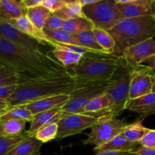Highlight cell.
Segmentation results:
<instances>
[{
    "mask_svg": "<svg viewBox=\"0 0 155 155\" xmlns=\"http://www.w3.org/2000/svg\"><path fill=\"white\" fill-rule=\"evenodd\" d=\"M130 154L135 155H155V149H147L141 146H138L135 149L131 151Z\"/></svg>",
    "mask_w": 155,
    "mask_h": 155,
    "instance_id": "cell-39",
    "label": "cell"
},
{
    "mask_svg": "<svg viewBox=\"0 0 155 155\" xmlns=\"http://www.w3.org/2000/svg\"><path fill=\"white\" fill-rule=\"evenodd\" d=\"M153 15L155 18V0L153 1Z\"/></svg>",
    "mask_w": 155,
    "mask_h": 155,
    "instance_id": "cell-45",
    "label": "cell"
},
{
    "mask_svg": "<svg viewBox=\"0 0 155 155\" xmlns=\"http://www.w3.org/2000/svg\"><path fill=\"white\" fill-rule=\"evenodd\" d=\"M152 92H155V80H154V83H153V89H152Z\"/></svg>",
    "mask_w": 155,
    "mask_h": 155,
    "instance_id": "cell-46",
    "label": "cell"
},
{
    "mask_svg": "<svg viewBox=\"0 0 155 155\" xmlns=\"http://www.w3.org/2000/svg\"><path fill=\"white\" fill-rule=\"evenodd\" d=\"M0 38L34 51H40V44L23 33L12 23L0 18Z\"/></svg>",
    "mask_w": 155,
    "mask_h": 155,
    "instance_id": "cell-12",
    "label": "cell"
},
{
    "mask_svg": "<svg viewBox=\"0 0 155 155\" xmlns=\"http://www.w3.org/2000/svg\"><path fill=\"white\" fill-rule=\"evenodd\" d=\"M111 83L108 81L76 83L75 89L70 94V100L62 110L68 114H81L85 104L92 98L105 93Z\"/></svg>",
    "mask_w": 155,
    "mask_h": 155,
    "instance_id": "cell-8",
    "label": "cell"
},
{
    "mask_svg": "<svg viewBox=\"0 0 155 155\" xmlns=\"http://www.w3.org/2000/svg\"><path fill=\"white\" fill-rule=\"evenodd\" d=\"M95 27L92 22L87 18H78L66 20L62 24V30L71 35L78 34L86 30H91Z\"/></svg>",
    "mask_w": 155,
    "mask_h": 155,
    "instance_id": "cell-24",
    "label": "cell"
},
{
    "mask_svg": "<svg viewBox=\"0 0 155 155\" xmlns=\"http://www.w3.org/2000/svg\"><path fill=\"white\" fill-rule=\"evenodd\" d=\"M126 110L138 114L141 120L154 114L155 92H150L138 98L129 100L126 104Z\"/></svg>",
    "mask_w": 155,
    "mask_h": 155,
    "instance_id": "cell-15",
    "label": "cell"
},
{
    "mask_svg": "<svg viewBox=\"0 0 155 155\" xmlns=\"http://www.w3.org/2000/svg\"><path fill=\"white\" fill-rule=\"evenodd\" d=\"M138 146H139V143L129 142L119 134L102 146L94 148L93 151L96 154L103 151H121L129 153L130 154L131 151L135 149Z\"/></svg>",
    "mask_w": 155,
    "mask_h": 155,
    "instance_id": "cell-20",
    "label": "cell"
},
{
    "mask_svg": "<svg viewBox=\"0 0 155 155\" xmlns=\"http://www.w3.org/2000/svg\"><path fill=\"white\" fill-rule=\"evenodd\" d=\"M131 71L132 68L122 60L111 78L110 85L105 92L112 101V107L109 110V115L119 116L126 110V104L129 96Z\"/></svg>",
    "mask_w": 155,
    "mask_h": 155,
    "instance_id": "cell-5",
    "label": "cell"
},
{
    "mask_svg": "<svg viewBox=\"0 0 155 155\" xmlns=\"http://www.w3.org/2000/svg\"><path fill=\"white\" fill-rule=\"evenodd\" d=\"M112 105V99L106 93L98 95L90 100L82 109L81 114L100 117L109 114V110Z\"/></svg>",
    "mask_w": 155,
    "mask_h": 155,
    "instance_id": "cell-18",
    "label": "cell"
},
{
    "mask_svg": "<svg viewBox=\"0 0 155 155\" xmlns=\"http://www.w3.org/2000/svg\"><path fill=\"white\" fill-rule=\"evenodd\" d=\"M42 5L51 13H55L66 5V0H43Z\"/></svg>",
    "mask_w": 155,
    "mask_h": 155,
    "instance_id": "cell-36",
    "label": "cell"
},
{
    "mask_svg": "<svg viewBox=\"0 0 155 155\" xmlns=\"http://www.w3.org/2000/svg\"><path fill=\"white\" fill-rule=\"evenodd\" d=\"M129 153L121 152V151H103L97 155H129Z\"/></svg>",
    "mask_w": 155,
    "mask_h": 155,
    "instance_id": "cell-42",
    "label": "cell"
},
{
    "mask_svg": "<svg viewBox=\"0 0 155 155\" xmlns=\"http://www.w3.org/2000/svg\"><path fill=\"white\" fill-rule=\"evenodd\" d=\"M128 124L129 123L124 119H117L112 115L100 117L91 127L88 139L84 140L82 143L84 145H94L95 148L102 146L121 134Z\"/></svg>",
    "mask_w": 155,
    "mask_h": 155,
    "instance_id": "cell-7",
    "label": "cell"
},
{
    "mask_svg": "<svg viewBox=\"0 0 155 155\" xmlns=\"http://www.w3.org/2000/svg\"><path fill=\"white\" fill-rule=\"evenodd\" d=\"M75 36L83 47H85L91 51L105 52L97 42L93 30L81 32V33L75 35Z\"/></svg>",
    "mask_w": 155,
    "mask_h": 155,
    "instance_id": "cell-32",
    "label": "cell"
},
{
    "mask_svg": "<svg viewBox=\"0 0 155 155\" xmlns=\"http://www.w3.org/2000/svg\"><path fill=\"white\" fill-rule=\"evenodd\" d=\"M18 86V85H13V86L0 87V101H7L8 98L16 90Z\"/></svg>",
    "mask_w": 155,
    "mask_h": 155,
    "instance_id": "cell-38",
    "label": "cell"
},
{
    "mask_svg": "<svg viewBox=\"0 0 155 155\" xmlns=\"http://www.w3.org/2000/svg\"><path fill=\"white\" fill-rule=\"evenodd\" d=\"M143 120L138 119L132 124H129L122 132L121 135L129 142L139 143L150 129L146 128L142 124Z\"/></svg>",
    "mask_w": 155,
    "mask_h": 155,
    "instance_id": "cell-23",
    "label": "cell"
},
{
    "mask_svg": "<svg viewBox=\"0 0 155 155\" xmlns=\"http://www.w3.org/2000/svg\"><path fill=\"white\" fill-rule=\"evenodd\" d=\"M140 146L147 149H155V130H150L139 142Z\"/></svg>",
    "mask_w": 155,
    "mask_h": 155,
    "instance_id": "cell-37",
    "label": "cell"
},
{
    "mask_svg": "<svg viewBox=\"0 0 155 155\" xmlns=\"http://www.w3.org/2000/svg\"><path fill=\"white\" fill-rule=\"evenodd\" d=\"M98 118L84 114L65 113L63 117L57 122L58 133L56 140H62L65 138L80 134L87 129H91Z\"/></svg>",
    "mask_w": 155,
    "mask_h": 155,
    "instance_id": "cell-9",
    "label": "cell"
},
{
    "mask_svg": "<svg viewBox=\"0 0 155 155\" xmlns=\"http://www.w3.org/2000/svg\"><path fill=\"white\" fill-rule=\"evenodd\" d=\"M108 32L115 43L112 54L121 57L127 48L149 39H153L155 18L153 15H148L122 19Z\"/></svg>",
    "mask_w": 155,
    "mask_h": 155,
    "instance_id": "cell-4",
    "label": "cell"
},
{
    "mask_svg": "<svg viewBox=\"0 0 155 155\" xmlns=\"http://www.w3.org/2000/svg\"><path fill=\"white\" fill-rule=\"evenodd\" d=\"M43 143L31 136L22 141L5 155H40Z\"/></svg>",
    "mask_w": 155,
    "mask_h": 155,
    "instance_id": "cell-22",
    "label": "cell"
},
{
    "mask_svg": "<svg viewBox=\"0 0 155 155\" xmlns=\"http://www.w3.org/2000/svg\"><path fill=\"white\" fill-rule=\"evenodd\" d=\"M9 22L12 23L20 31L28 36L31 39L36 40L40 45L51 46L53 42L48 39L43 30H40L39 28H37L26 15L17 20L9 21Z\"/></svg>",
    "mask_w": 155,
    "mask_h": 155,
    "instance_id": "cell-16",
    "label": "cell"
},
{
    "mask_svg": "<svg viewBox=\"0 0 155 155\" xmlns=\"http://www.w3.org/2000/svg\"><path fill=\"white\" fill-rule=\"evenodd\" d=\"M65 114L62 108H56L33 115V119L30 122L29 130L26 132L30 136H34L37 130L42 127L53 123L59 122L63 117Z\"/></svg>",
    "mask_w": 155,
    "mask_h": 155,
    "instance_id": "cell-17",
    "label": "cell"
},
{
    "mask_svg": "<svg viewBox=\"0 0 155 155\" xmlns=\"http://www.w3.org/2000/svg\"><path fill=\"white\" fill-rule=\"evenodd\" d=\"M27 123L18 120H0V136H17L23 134Z\"/></svg>",
    "mask_w": 155,
    "mask_h": 155,
    "instance_id": "cell-25",
    "label": "cell"
},
{
    "mask_svg": "<svg viewBox=\"0 0 155 155\" xmlns=\"http://www.w3.org/2000/svg\"><path fill=\"white\" fill-rule=\"evenodd\" d=\"M144 63H145L146 65L151 68L153 71H155V55L146 60Z\"/></svg>",
    "mask_w": 155,
    "mask_h": 155,
    "instance_id": "cell-43",
    "label": "cell"
},
{
    "mask_svg": "<svg viewBox=\"0 0 155 155\" xmlns=\"http://www.w3.org/2000/svg\"><path fill=\"white\" fill-rule=\"evenodd\" d=\"M154 80V71L147 65L140 64L132 68L129 100L138 98L152 92Z\"/></svg>",
    "mask_w": 155,
    "mask_h": 155,
    "instance_id": "cell-10",
    "label": "cell"
},
{
    "mask_svg": "<svg viewBox=\"0 0 155 155\" xmlns=\"http://www.w3.org/2000/svg\"><path fill=\"white\" fill-rule=\"evenodd\" d=\"M97 1H98V0H79V2H80L82 8H83L85 7V6L91 5L95 4Z\"/></svg>",
    "mask_w": 155,
    "mask_h": 155,
    "instance_id": "cell-44",
    "label": "cell"
},
{
    "mask_svg": "<svg viewBox=\"0 0 155 155\" xmlns=\"http://www.w3.org/2000/svg\"><path fill=\"white\" fill-rule=\"evenodd\" d=\"M9 107L10 106L6 101H0V117L9 110Z\"/></svg>",
    "mask_w": 155,
    "mask_h": 155,
    "instance_id": "cell-41",
    "label": "cell"
},
{
    "mask_svg": "<svg viewBox=\"0 0 155 155\" xmlns=\"http://www.w3.org/2000/svg\"><path fill=\"white\" fill-rule=\"evenodd\" d=\"M23 6L26 9L36 7L42 5L43 0H21Z\"/></svg>",
    "mask_w": 155,
    "mask_h": 155,
    "instance_id": "cell-40",
    "label": "cell"
},
{
    "mask_svg": "<svg viewBox=\"0 0 155 155\" xmlns=\"http://www.w3.org/2000/svg\"><path fill=\"white\" fill-rule=\"evenodd\" d=\"M30 135L24 132L23 134L17 136H0V155H5L12 149H13L18 144L25 140Z\"/></svg>",
    "mask_w": 155,
    "mask_h": 155,
    "instance_id": "cell-31",
    "label": "cell"
},
{
    "mask_svg": "<svg viewBox=\"0 0 155 155\" xmlns=\"http://www.w3.org/2000/svg\"><path fill=\"white\" fill-rule=\"evenodd\" d=\"M0 65L16 72L22 83L71 74L51 54L29 49L2 38H0Z\"/></svg>",
    "mask_w": 155,
    "mask_h": 155,
    "instance_id": "cell-1",
    "label": "cell"
},
{
    "mask_svg": "<svg viewBox=\"0 0 155 155\" xmlns=\"http://www.w3.org/2000/svg\"><path fill=\"white\" fill-rule=\"evenodd\" d=\"M93 32H94L97 42L103 48V51L106 53L112 54L115 43L109 32L102 30V29L97 28V27H94L93 29Z\"/></svg>",
    "mask_w": 155,
    "mask_h": 155,
    "instance_id": "cell-29",
    "label": "cell"
},
{
    "mask_svg": "<svg viewBox=\"0 0 155 155\" xmlns=\"http://www.w3.org/2000/svg\"><path fill=\"white\" fill-rule=\"evenodd\" d=\"M57 123H53V124H48L37 130V132L35 133L34 136L37 140L43 144L56 139V136H57Z\"/></svg>",
    "mask_w": 155,
    "mask_h": 155,
    "instance_id": "cell-34",
    "label": "cell"
},
{
    "mask_svg": "<svg viewBox=\"0 0 155 155\" xmlns=\"http://www.w3.org/2000/svg\"><path fill=\"white\" fill-rule=\"evenodd\" d=\"M27 9L23 6L21 1L0 0V18L5 21L17 20L26 15Z\"/></svg>",
    "mask_w": 155,
    "mask_h": 155,
    "instance_id": "cell-21",
    "label": "cell"
},
{
    "mask_svg": "<svg viewBox=\"0 0 155 155\" xmlns=\"http://www.w3.org/2000/svg\"><path fill=\"white\" fill-rule=\"evenodd\" d=\"M33 115L27 109L20 106L10 107L9 110L0 117V120H24L26 122H30L33 119Z\"/></svg>",
    "mask_w": 155,
    "mask_h": 155,
    "instance_id": "cell-30",
    "label": "cell"
},
{
    "mask_svg": "<svg viewBox=\"0 0 155 155\" xmlns=\"http://www.w3.org/2000/svg\"><path fill=\"white\" fill-rule=\"evenodd\" d=\"M43 31L45 33V34L46 35L47 37H48V39L53 42H56V43L59 44H68V45L82 46L75 36L64 31L62 29H59V30H44L43 29Z\"/></svg>",
    "mask_w": 155,
    "mask_h": 155,
    "instance_id": "cell-28",
    "label": "cell"
},
{
    "mask_svg": "<svg viewBox=\"0 0 155 155\" xmlns=\"http://www.w3.org/2000/svg\"><path fill=\"white\" fill-rule=\"evenodd\" d=\"M51 47H53L51 52V55L59 61L63 67H65L68 71L75 68L76 65L80 61L82 57V54L80 53L74 52L70 51L67 48L59 46L56 42H52Z\"/></svg>",
    "mask_w": 155,
    "mask_h": 155,
    "instance_id": "cell-19",
    "label": "cell"
},
{
    "mask_svg": "<svg viewBox=\"0 0 155 155\" xmlns=\"http://www.w3.org/2000/svg\"><path fill=\"white\" fill-rule=\"evenodd\" d=\"M75 84V79L71 74L21 83L6 102L10 107H15L47 97L70 95Z\"/></svg>",
    "mask_w": 155,
    "mask_h": 155,
    "instance_id": "cell-2",
    "label": "cell"
},
{
    "mask_svg": "<svg viewBox=\"0 0 155 155\" xmlns=\"http://www.w3.org/2000/svg\"><path fill=\"white\" fill-rule=\"evenodd\" d=\"M56 155H59V154H56Z\"/></svg>",
    "mask_w": 155,
    "mask_h": 155,
    "instance_id": "cell-47",
    "label": "cell"
},
{
    "mask_svg": "<svg viewBox=\"0 0 155 155\" xmlns=\"http://www.w3.org/2000/svg\"><path fill=\"white\" fill-rule=\"evenodd\" d=\"M82 11L95 27L106 31L123 19L115 0H98L95 4L83 7Z\"/></svg>",
    "mask_w": 155,
    "mask_h": 155,
    "instance_id": "cell-6",
    "label": "cell"
},
{
    "mask_svg": "<svg viewBox=\"0 0 155 155\" xmlns=\"http://www.w3.org/2000/svg\"><path fill=\"white\" fill-rule=\"evenodd\" d=\"M22 83L20 76L12 70L0 65V87Z\"/></svg>",
    "mask_w": 155,
    "mask_h": 155,
    "instance_id": "cell-33",
    "label": "cell"
},
{
    "mask_svg": "<svg viewBox=\"0 0 155 155\" xmlns=\"http://www.w3.org/2000/svg\"><path fill=\"white\" fill-rule=\"evenodd\" d=\"M122 62L121 57L111 53L87 51L69 73L74 77L76 83L108 81Z\"/></svg>",
    "mask_w": 155,
    "mask_h": 155,
    "instance_id": "cell-3",
    "label": "cell"
},
{
    "mask_svg": "<svg viewBox=\"0 0 155 155\" xmlns=\"http://www.w3.org/2000/svg\"><path fill=\"white\" fill-rule=\"evenodd\" d=\"M154 55L155 40L149 39L125 50L121 58L130 68H134Z\"/></svg>",
    "mask_w": 155,
    "mask_h": 155,
    "instance_id": "cell-11",
    "label": "cell"
},
{
    "mask_svg": "<svg viewBox=\"0 0 155 155\" xmlns=\"http://www.w3.org/2000/svg\"><path fill=\"white\" fill-rule=\"evenodd\" d=\"M154 0H115L123 19L153 15Z\"/></svg>",
    "mask_w": 155,
    "mask_h": 155,
    "instance_id": "cell-13",
    "label": "cell"
},
{
    "mask_svg": "<svg viewBox=\"0 0 155 155\" xmlns=\"http://www.w3.org/2000/svg\"><path fill=\"white\" fill-rule=\"evenodd\" d=\"M64 20L61 18L60 17L57 16L55 14L51 13L48 19L46 20L44 25V30H56L62 28V24L64 23Z\"/></svg>",
    "mask_w": 155,
    "mask_h": 155,
    "instance_id": "cell-35",
    "label": "cell"
},
{
    "mask_svg": "<svg viewBox=\"0 0 155 155\" xmlns=\"http://www.w3.org/2000/svg\"><path fill=\"white\" fill-rule=\"evenodd\" d=\"M50 15L51 12L42 5L27 9L26 12V16L40 30H43L46 21Z\"/></svg>",
    "mask_w": 155,
    "mask_h": 155,
    "instance_id": "cell-27",
    "label": "cell"
},
{
    "mask_svg": "<svg viewBox=\"0 0 155 155\" xmlns=\"http://www.w3.org/2000/svg\"><path fill=\"white\" fill-rule=\"evenodd\" d=\"M69 100L70 95H59L41 98V99L18 106L27 109L31 112L32 114L35 115L41 112L47 111L53 109L62 108L69 101Z\"/></svg>",
    "mask_w": 155,
    "mask_h": 155,
    "instance_id": "cell-14",
    "label": "cell"
},
{
    "mask_svg": "<svg viewBox=\"0 0 155 155\" xmlns=\"http://www.w3.org/2000/svg\"><path fill=\"white\" fill-rule=\"evenodd\" d=\"M53 14L60 17L64 21L78 18H86L83 13L82 6L81 5L79 0H66V5Z\"/></svg>",
    "mask_w": 155,
    "mask_h": 155,
    "instance_id": "cell-26",
    "label": "cell"
}]
</instances>
